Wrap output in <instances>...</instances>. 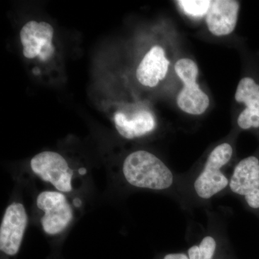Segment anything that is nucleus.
<instances>
[{
  "label": "nucleus",
  "instance_id": "f03ea898",
  "mask_svg": "<svg viewBox=\"0 0 259 259\" xmlns=\"http://www.w3.org/2000/svg\"><path fill=\"white\" fill-rule=\"evenodd\" d=\"M30 168L39 180L69 197L76 193L83 177L62 155L55 151L37 153L30 160Z\"/></svg>",
  "mask_w": 259,
  "mask_h": 259
},
{
  "label": "nucleus",
  "instance_id": "0eeeda50",
  "mask_svg": "<svg viewBox=\"0 0 259 259\" xmlns=\"http://www.w3.org/2000/svg\"><path fill=\"white\" fill-rule=\"evenodd\" d=\"M54 32L53 27L46 22L31 20L25 24L20 33L24 56L28 59L38 57L42 61L50 59L55 52Z\"/></svg>",
  "mask_w": 259,
  "mask_h": 259
},
{
  "label": "nucleus",
  "instance_id": "f257e3e1",
  "mask_svg": "<svg viewBox=\"0 0 259 259\" xmlns=\"http://www.w3.org/2000/svg\"><path fill=\"white\" fill-rule=\"evenodd\" d=\"M122 175L131 187L153 191L168 190L175 180L171 169L159 158L143 150L130 153L125 158Z\"/></svg>",
  "mask_w": 259,
  "mask_h": 259
},
{
  "label": "nucleus",
  "instance_id": "39448f33",
  "mask_svg": "<svg viewBox=\"0 0 259 259\" xmlns=\"http://www.w3.org/2000/svg\"><path fill=\"white\" fill-rule=\"evenodd\" d=\"M175 71L184 83L177 96V105L181 110L192 115H201L209 105V97L197 84L198 66L190 59H180L175 65Z\"/></svg>",
  "mask_w": 259,
  "mask_h": 259
},
{
  "label": "nucleus",
  "instance_id": "2eb2a0df",
  "mask_svg": "<svg viewBox=\"0 0 259 259\" xmlns=\"http://www.w3.org/2000/svg\"><path fill=\"white\" fill-rule=\"evenodd\" d=\"M163 259H189L188 255L184 253H168Z\"/></svg>",
  "mask_w": 259,
  "mask_h": 259
},
{
  "label": "nucleus",
  "instance_id": "ddd939ff",
  "mask_svg": "<svg viewBox=\"0 0 259 259\" xmlns=\"http://www.w3.org/2000/svg\"><path fill=\"white\" fill-rule=\"evenodd\" d=\"M217 248L215 239L211 236L204 237L199 245H193L187 252L189 259H212Z\"/></svg>",
  "mask_w": 259,
  "mask_h": 259
},
{
  "label": "nucleus",
  "instance_id": "4468645a",
  "mask_svg": "<svg viewBox=\"0 0 259 259\" xmlns=\"http://www.w3.org/2000/svg\"><path fill=\"white\" fill-rule=\"evenodd\" d=\"M181 8L186 14L190 16L199 18L207 15L210 7L211 1L209 0H181L177 1Z\"/></svg>",
  "mask_w": 259,
  "mask_h": 259
},
{
  "label": "nucleus",
  "instance_id": "9b49d317",
  "mask_svg": "<svg viewBox=\"0 0 259 259\" xmlns=\"http://www.w3.org/2000/svg\"><path fill=\"white\" fill-rule=\"evenodd\" d=\"M169 61L166 59L161 47H153L140 63L136 77L144 86L154 88L166 77Z\"/></svg>",
  "mask_w": 259,
  "mask_h": 259
},
{
  "label": "nucleus",
  "instance_id": "f8f14e48",
  "mask_svg": "<svg viewBox=\"0 0 259 259\" xmlns=\"http://www.w3.org/2000/svg\"><path fill=\"white\" fill-rule=\"evenodd\" d=\"M115 128L122 137L132 140L152 132L156 120L150 112L141 111L131 117L117 112L114 116Z\"/></svg>",
  "mask_w": 259,
  "mask_h": 259
},
{
  "label": "nucleus",
  "instance_id": "7ed1b4c3",
  "mask_svg": "<svg viewBox=\"0 0 259 259\" xmlns=\"http://www.w3.org/2000/svg\"><path fill=\"white\" fill-rule=\"evenodd\" d=\"M35 206L40 211V225L48 236L62 234L71 226L74 209L69 196L59 191L44 190L37 194Z\"/></svg>",
  "mask_w": 259,
  "mask_h": 259
},
{
  "label": "nucleus",
  "instance_id": "6e6552de",
  "mask_svg": "<svg viewBox=\"0 0 259 259\" xmlns=\"http://www.w3.org/2000/svg\"><path fill=\"white\" fill-rule=\"evenodd\" d=\"M233 193L244 198L252 209H259V160L249 156L241 160L233 170L229 181Z\"/></svg>",
  "mask_w": 259,
  "mask_h": 259
},
{
  "label": "nucleus",
  "instance_id": "9d476101",
  "mask_svg": "<svg viewBox=\"0 0 259 259\" xmlns=\"http://www.w3.org/2000/svg\"><path fill=\"white\" fill-rule=\"evenodd\" d=\"M239 4L233 0L211 1L206 22L209 31L217 36L228 35L236 28Z\"/></svg>",
  "mask_w": 259,
  "mask_h": 259
},
{
  "label": "nucleus",
  "instance_id": "20e7f679",
  "mask_svg": "<svg viewBox=\"0 0 259 259\" xmlns=\"http://www.w3.org/2000/svg\"><path fill=\"white\" fill-rule=\"evenodd\" d=\"M232 155L233 148L228 143L220 144L209 153L203 169L194 181V191L199 198L211 199L229 185V180L221 169Z\"/></svg>",
  "mask_w": 259,
  "mask_h": 259
},
{
  "label": "nucleus",
  "instance_id": "1a4fd4ad",
  "mask_svg": "<svg viewBox=\"0 0 259 259\" xmlns=\"http://www.w3.org/2000/svg\"><path fill=\"white\" fill-rule=\"evenodd\" d=\"M235 98L245 104V108L238 118L241 129L259 127V84L250 77L242 79L237 88Z\"/></svg>",
  "mask_w": 259,
  "mask_h": 259
},
{
  "label": "nucleus",
  "instance_id": "423d86ee",
  "mask_svg": "<svg viewBox=\"0 0 259 259\" xmlns=\"http://www.w3.org/2000/svg\"><path fill=\"white\" fill-rule=\"evenodd\" d=\"M28 224L26 209L20 199L12 201L5 209L0 226V250L13 257L20 250Z\"/></svg>",
  "mask_w": 259,
  "mask_h": 259
}]
</instances>
